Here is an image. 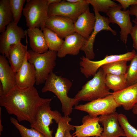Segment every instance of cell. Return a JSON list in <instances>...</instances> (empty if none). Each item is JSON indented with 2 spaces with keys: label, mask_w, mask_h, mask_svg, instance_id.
I'll return each mask as SVG.
<instances>
[{
  "label": "cell",
  "mask_w": 137,
  "mask_h": 137,
  "mask_svg": "<svg viewBox=\"0 0 137 137\" xmlns=\"http://www.w3.org/2000/svg\"><path fill=\"white\" fill-rule=\"evenodd\" d=\"M52 100L40 97L34 86L21 89L16 86L4 94L0 84V105L4 107L9 114L15 116L19 122L26 121L31 124L39 107Z\"/></svg>",
  "instance_id": "cell-1"
},
{
  "label": "cell",
  "mask_w": 137,
  "mask_h": 137,
  "mask_svg": "<svg viewBox=\"0 0 137 137\" xmlns=\"http://www.w3.org/2000/svg\"><path fill=\"white\" fill-rule=\"evenodd\" d=\"M72 85V82L69 79L58 76L53 72L48 76L41 89L42 93L50 91L56 96L61 102L64 116L69 115L72 112L73 107L78 105L79 102L74 98L68 96Z\"/></svg>",
  "instance_id": "cell-2"
},
{
  "label": "cell",
  "mask_w": 137,
  "mask_h": 137,
  "mask_svg": "<svg viewBox=\"0 0 137 137\" xmlns=\"http://www.w3.org/2000/svg\"><path fill=\"white\" fill-rule=\"evenodd\" d=\"M106 75L101 68L91 80L78 91L74 98L80 101H91L112 94L105 83Z\"/></svg>",
  "instance_id": "cell-3"
},
{
  "label": "cell",
  "mask_w": 137,
  "mask_h": 137,
  "mask_svg": "<svg viewBox=\"0 0 137 137\" xmlns=\"http://www.w3.org/2000/svg\"><path fill=\"white\" fill-rule=\"evenodd\" d=\"M57 56V52L49 50L42 54L31 50H28L27 60L33 65L36 71V85L44 83L49 74L53 72L56 65Z\"/></svg>",
  "instance_id": "cell-4"
},
{
  "label": "cell",
  "mask_w": 137,
  "mask_h": 137,
  "mask_svg": "<svg viewBox=\"0 0 137 137\" xmlns=\"http://www.w3.org/2000/svg\"><path fill=\"white\" fill-rule=\"evenodd\" d=\"M26 2L23 13L27 26L28 28H40L43 31L48 17L47 0H29Z\"/></svg>",
  "instance_id": "cell-5"
},
{
  "label": "cell",
  "mask_w": 137,
  "mask_h": 137,
  "mask_svg": "<svg viewBox=\"0 0 137 137\" xmlns=\"http://www.w3.org/2000/svg\"><path fill=\"white\" fill-rule=\"evenodd\" d=\"M51 101L40 106L38 108L34 120L30 124V127L36 130L45 137H53V130H50L49 126L54 120L58 124L62 116L57 110H52L50 106Z\"/></svg>",
  "instance_id": "cell-6"
},
{
  "label": "cell",
  "mask_w": 137,
  "mask_h": 137,
  "mask_svg": "<svg viewBox=\"0 0 137 137\" xmlns=\"http://www.w3.org/2000/svg\"><path fill=\"white\" fill-rule=\"evenodd\" d=\"M135 50L120 55H106L102 59L97 61L90 60L84 56L80 58L79 63L81 73L86 78L93 77L98 70L102 66L112 62L121 60L127 61H131L136 55Z\"/></svg>",
  "instance_id": "cell-7"
},
{
  "label": "cell",
  "mask_w": 137,
  "mask_h": 137,
  "mask_svg": "<svg viewBox=\"0 0 137 137\" xmlns=\"http://www.w3.org/2000/svg\"><path fill=\"white\" fill-rule=\"evenodd\" d=\"M121 106L111 94L84 104L75 105L74 109L85 112L90 116L96 117L115 112L117 108Z\"/></svg>",
  "instance_id": "cell-8"
},
{
  "label": "cell",
  "mask_w": 137,
  "mask_h": 137,
  "mask_svg": "<svg viewBox=\"0 0 137 137\" xmlns=\"http://www.w3.org/2000/svg\"><path fill=\"white\" fill-rule=\"evenodd\" d=\"M86 0L80 2L73 3L66 0L49 5L48 15L49 17L56 15L67 17L74 23L78 16L89 8Z\"/></svg>",
  "instance_id": "cell-9"
},
{
  "label": "cell",
  "mask_w": 137,
  "mask_h": 137,
  "mask_svg": "<svg viewBox=\"0 0 137 137\" xmlns=\"http://www.w3.org/2000/svg\"><path fill=\"white\" fill-rule=\"evenodd\" d=\"M122 9L121 5L118 4L110 8L106 14L110 23L116 24L120 27V39L126 44L128 35L130 34L133 26L130 21L129 9L122 10Z\"/></svg>",
  "instance_id": "cell-10"
},
{
  "label": "cell",
  "mask_w": 137,
  "mask_h": 137,
  "mask_svg": "<svg viewBox=\"0 0 137 137\" xmlns=\"http://www.w3.org/2000/svg\"><path fill=\"white\" fill-rule=\"evenodd\" d=\"M0 36V53L8 59V51L12 45L21 42L25 37V31L14 21L9 24Z\"/></svg>",
  "instance_id": "cell-11"
},
{
  "label": "cell",
  "mask_w": 137,
  "mask_h": 137,
  "mask_svg": "<svg viewBox=\"0 0 137 137\" xmlns=\"http://www.w3.org/2000/svg\"><path fill=\"white\" fill-rule=\"evenodd\" d=\"M96 18V22L93 30L89 37L87 39L84 46L81 50L84 52L85 57L90 60L93 59L95 54L93 51V44L96 35L102 30L110 31L114 35L116 32L109 26L110 23L108 18L101 15L99 12L94 11Z\"/></svg>",
  "instance_id": "cell-12"
},
{
  "label": "cell",
  "mask_w": 137,
  "mask_h": 137,
  "mask_svg": "<svg viewBox=\"0 0 137 137\" xmlns=\"http://www.w3.org/2000/svg\"><path fill=\"white\" fill-rule=\"evenodd\" d=\"M82 122L80 125H73L76 130L72 134L73 137L101 136L103 130L99 124V117L85 115L82 118Z\"/></svg>",
  "instance_id": "cell-13"
},
{
  "label": "cell",
  "mask_w": 137,
  "mask_h": 137,
  "mask_svg": "<svg viewBox=\"0 0 137 137\" xmlns=\"http://www.w3.org/2000/svg\"><path fill=\"white\" fill-rule=\"evenodd\" d=\"M45 27L54 31L62 39L75 32L73 21L70 18L63 16L48 17Z\"/></svg>",
  "instance_id": "cell-14"
},
{
  "label": "cell",
  "mask_w": 137,
  "mask_h": 137,
  "mask_svg": "<svg viewBox=\"0 0 137 137\" xmlns=\"http://www.w3.org/2000/svg\"><path fill=\"white\" fill-rule=\"evenodd\" d=\"M118 114L116 112L100 115L99 122L103 126L102 137H125V132L119 124Z\"/></svg>",
  "instance_id": "cell-15"
},
{
  "label": "cell",
  "mask_w": 137,
  "mask_h": 137,
  "mask_svg": "<svg viewBox=\"0 0 137 137\" xmlns=\"http://www.w3.org/2000/svg\"><path fill=\"white\" fill-rule=\"evenodd\" d=\"M36 80L35 67L32 64L28 61L26 55L22 65L16 73V86L21 89L33 87L36 83Z\"/></svg>",
  "instance_id": "cell-16"
},
{
  "label": "cell",
  "mask_w": 137,
  "mask_h": 137,
  "mask_svg": "<svg viewBox=\"0 0 137 137\" xmlns=\"http://www.w3.org/2000/svg\"><path fill=\"white\" fill-rule=\"evenodd\" d=\"M4 55H0V83L4 94L7 93L16 86L15 72Z\"/></svg>",
  "instance_id": "cell-17"
},
{
  "label": "cell",
  "mask_w": 137,
  "mask_h": 137,
  "mask_svg": "<svg viewBox=\"0 0 137 137\" xmlns=\"http://www.w3.org/2000/svg\"><path fill=\"white\" fill-rule=\"evenodd\" d=\"M86 40L76 32L66 37L62 47L57 52V57L63 58L67 55H77L84 45Z\"/></svg>",
  "instance_id": "cell-18"
},
{
  "label": "cell",
  "mask_w": 137,
  "mask_h": 137,
  "mask_svg": "<svg viewBox=\"0 0 137 137\" xmlns=\"http://www.w3.org/2000/svg\"><path fill=\"white\" fill-rule=\"evenodd\" d=\"M95 22V14L90 12L89 8L78 16L74 23L75 32L87 39L93 30Z\"/></svg>",
  "instance_id": "cell-19"
},
{
  "label": "cell",
  "mask_w": 137,
  "mask_h": 137,
  "mask_svg": "<svg viewBox=\"0 0 137 137\" xmlns=\"http://www.w3.org/2000/svg\"><path fill=\"white\" fill-rule=\"evenodd\" d=\"M112 95L117 102L126 110L132 109L137 103V83Z\"/></svg>",
  "instance_id": "cell-20"
},
{
  "label": "cell",
  "mask_w": 137,
  "mask_h": 137,
  "mask_svg": "<svg viewBox=\"0 0 137 137\" xmlns=\"http://www.w3.org/2000/svg\"><path fill=\"white\" fill-rule=\"evenodd\" d=\"M26 32V45L20 42L11 45L9 50L8 62L14 71L16 72L23 62L27 52L28 42L27 32Z\"/></svg>",
  "instance_id": "cell-21"
},
{
  "label": "cell",
  "mask_w": 137,
  "mask_h": 137,
  "mask_svg": "<svg viewBox=\"0 0 137 137\" xmlns=\"http://www.w3.org/2000/svg\"><path fill=\"white\" fill-rule=\"evenodd\" d=\"M26 31L30 46L33 51L42 54L49 50L44 33L41 29L37 28H28Z\"/></svg>",
  "instance_id": "cell-22"
},
{
  "label": "cell",
  "mask_w": 137,
  "mask_h": 137,
  "mask_svg": "<svg viewBox=\"0 0 137 137\" xmlns=\"http://www.w3.org/2000/svg\"><path fill=\"white\" fill-rule=\"evenodd\" d=\"M105 83L110 90L113 92L122 90L129 86L126 74L115 75L108 74L106 75Z\"/></svg>",
  "instance_id": "cell-23"
},
{
  "label": "cell",
  "mask_w": 137,
  "mask_h": 137,
  "mask_svg": "<svg viewBox=\"0 0 137 137\" xmlns=\"http://www.w3.org/2000/svg\"><path fill=\"white\" fill-rule=\"evenodd\" d=\"M13 21L9 0L0 1V33L4 31L7 26Z\"/></svg>",
  "instance_id": "cell-24"
},
{
  "label": "cell",
  "mask_w": 137,
  "mask_h": 137,
  "mask_svg": "<svg viewBox=\"0 0 137 137\" xmlns=\"http://www.w3.org/2000/svg\"><path fill=\"white\" fill-rule=\"evenodd\" d=\"M49 50L57 52L62 47L64 42L55 32L45 27L43 30Z\"/></svg>",
  "instance_id": "cell-25"
},
{
  "label": "cell",
  "mask_w": 137,
  "mask_h": 137,
  "mask_svg": "<svg viewBox=\"0 0 137 137\" xmlns=\"http://www.w3.org/2000/svg\"><path fill=\"white\" fill-rule=\"evenodd\" d=\"M127 62L125 60L114 61L104 65L100 68L106 75H125L126 73L128 67L127 65Z\"/></svg>",
  "instance_id": "cell-26"
},
{
  "label": "cell",
  "mask_w": 137,
  "mask_h": 137,
  "mask_svg": "<svg viewBox=\"0 0 137 137\" xmlns=\"http://www.w3.org/2000/svg\"><path fill=\"white\" fill-rule=\"evenodd\" d=\"M10 122L19 130L22 137H45L41 133L31 128L29 129L20 124L18 120L13 117Z\"/></svg>",
  "instance_id": "cell-27"
},
{
  "label": "cell",
  "mask_w": 137,
  "mask_h": 137,
  "mask_svg": "<svg viewBox=\"0 0 137 137\" xmlns=\"http://www.w3.org/2000/svg\"><path fill=\"white\" fill-rule=\"evenodd\" d=\"M87 3L93 7L94 11L102 12L106 13L110 8L117 6L118 4L110 0H86Z\"/></svg>",
  "instance_id": "cell-28"
},
{
  "label": "cell",
  "mask_w": 137,
  "mask_h": 137,
  "mask_svg": "<svg viewBox=\"0 0 137 137\" xmlns=\"http://www.w3.org/2000/svg\"><path fill=\"white\" fill-rule=\"evenodd\" d=\"M119 124L123 129L126 137H137V130L129 123L125 115L122 113L118 114Z\"/></svg>",
  "instance_id": "cell-29"
},
{
  "label": "cell",
  "mask_w": 137,
  "mask_h": 137,
  "mask_svg": "<svg viewBox=\"0 0 137 137\" xmlns=\"http://www.w3.org/2000/svg\"><path fill=\"white\" fill-rule=\"evenodd\" d=\"M72 119L68 116H62L57 124L58 126L55 137H64L67 130H74L75 128L69 124Z\"/></svg>",
  "instance_id": "cell-30"
},
{
  "label": "cell",
  "mask_w": 137,
  "mask_h": 137,
  "mask_svg": "<svg viewBox=\"0 0 137 137\" xmlns=\"http://www.w3.org/2000/svg\"><path fill=\"white\" fill-rule=\"evenodd\" d=\"M10 10L12 13L13 21L17 24L22 16L23 6L25 0H9Z\"/></svg>",
  "instance_id": "cell-31"
},
{
  "label": "cell",
  "mask_w": 137,
  "mask_h": 137,
  "mask_svg": "<svg viewBox=\"0 0 137 137\" xmlns=\"http://www.w3.org/2000/svg\"><path fill=\"white\" fill-rule=\"evenodd\" d=\"M131 61L126 74L129 86L137 83V54Z\"/></svg>",
  "instance_id": "cell-32"
},
{
  "label": "cell",
  "mask_w": 137,
  "mask_h": 137,
  "mask_svg": "<svg viewBox=\"0 0 137 137\" xmlns=\"http://www.w3.org/2000/svg\"><path fill=\"white\" fill-rule=\"evenodd\" d=\"M133 26L130 34L133 41V46L136 50V54H137V24H135Z\"/></svg>",
  "instance_id": "cell-33"
},
{
  "label": "cell",
  "mask_w": 137,
  "mask_h": 137,
  "mask_svg": "<svg viewBox=\"0 0 137 137\" xmlns=\"http://www.w3.org/2000/svg\"><path fill=\"white\" fill-rule=\"evenodd\" d=\"M121 5L122 9L125 10L130 6L137 4V0H116Z\"/></svg>",
  "instance_id": "cell-34"
},
{
  "label": "cell",
  "mask_w": 137,
  "mask_h": 137,
  "mask_svg": "<svg viewBox=\"0 0 137 137\" xmlns=\"http://www.w3.org/2000/svg\"><path fill=\"white\" fill-rule=\"evenodd\" d=\"M129 9L130 15L135 16V19L132 21L135 24H137V4L131 6Z\"/></svg>",
  "instance_id": "cell-35"
},
{
  "label": "cell",
  "mask_w": 137,
  "mask_h": 137,
  "mask_svg": "<svg viewBox=\"0 0 137 137\" xmlns=\"http://www.w3.org/2000/svg\"><path fill=\"white\" fill-rule=\"evenodd\" d=\"M62 1L61 0H47L48 5L51 4L60 3Z\"/></svg>",
  "instance_id": "cell-36"
},
{
  "label": "cell",
  "mask_w": 137,
  "mask_h": 137,
  "mask_svg": "<svg viewBox=\"0 0 137 137\" xmlns=\"http://www.w3.org/2000/svg\"><path fill=\"white\" fill-rule=\"evenodd\" d=\"M1 107L0 108V135L1 134V132L3 130V126H2V120L1 119Z\"/></svg>",
  "instance_id": "cell-37"
},
{
  "label": "cell",
  "mask_w": 137,
  "mask_h": 137,
  "mask_svg": "<svg viewBox=\"0 0 137 137\" xmlns=\"http://www.w3.org/2000/svg\"><path fill=\"white\" fill-rule=\"evenodd\" d=\"M132 109L133 113L137 115V103L134 105Z\"/></svg>",
  "instance_id": "cell-38"
},
{
  "label": "cell",
  "mask_w": 137,
  "mask_h": 137,
  "mask_svg": "<svg viewBox=\"0 0 137 137\" xmlns=\"http://www.w3.org/2000/svg\"><path fill=\"white\" fill-rule=\"evenodd\" d=\"M83 0H66L67 2L73 3H76L81 2Z\"/></svg>",
  "instance_id": "cell-39"
},
{
  "label": "cell",
  "mask_w": 137,
  "mask_h": 137,
  "mask_svg": "<svg viewBox=\"0 0 137 137\" xmlns=\"http://www.w3.org/2000/svg\"><path fill=\"white\" fill-rule=\"evenodd\" d=\"M70 130H67L66 132L64 137H73L72 134H71Z\"/></svg>",
  "instance_id": "cell-40"
},
{
  "label": "cell",
  "mask_w": 137,
  "mask_h": 137,
  "mask_svg": "<svg viewBox=\"0 0 137 137\" xmlns=\"http://www.w3.org/2000/svg\"><path fill=\"white\" fill-rule=\"evenodd\" d=\"M93 137H102L101 136H94Z\"/></svg>",
  "instance_id": "cell-41"
}]
</instances>
